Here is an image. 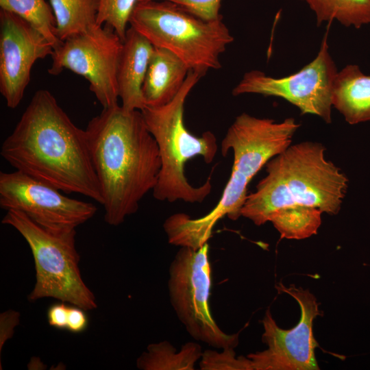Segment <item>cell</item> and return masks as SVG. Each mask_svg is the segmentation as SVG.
I'll return each instance as SVG.
<instances>
[{
	"instance_id": "25",
	"label": "cell",
	"mask_w": 370,
	"mask_h": 370,
	"mask_svg": "<svg viewBox=\"0 0 370 370\" xmlns=\"http://www.w3.org/2000/svg\"><path fill=\"white\" fill-rule=\"evenodd\" d=\"M20 313L17 311L8 310L0 314V352L5 343L11 338L14 332V328L19 324Z\"/></svg>"
},
{
	"instance_id": "23",
	"label": "cell",
	"mask_w": 370,
	"mask_h": 370,
	"mask_svg": "<svg viewBox=\"0 0 370 370\" xmlns=\"http://www.w3.org/2000/svg\"><path fill=\"white\" fill-rule=\"evenodd\" d=\"M199 367L201 370H253L250 359L247 356L236 357L234 348L223 349L221 352L205 350Z\"/></svg>"
},
{
	"instance_id": "16",
	"label": "cell",
	"mask_w": 370,
	"mask_h": 370,
	"mask_svg": "<svg viewBox=\"0 0 370 370\" xmlns=\"http://www.w3.org/2000/svg\"><path fill=\"white\" fill-rule=\"evenodd\" d=\"M332 107L350 125L370 121V75L357 64H347L334 78Z\"/></svg>"
},
{
	"instance_id": "22",
	"label": "cell",
	"mask_w": 370,
	"mask_h": 370,
	"mask_svg": "<svg viewBox=\"0 0 370 370\" xmlns=\"http://www.w3.org/2000/svg\"><path fill=\"white\" fill-rule=\"evenodd\" d=\"M139 0H99L97 25L110 27L123 41L131 14Z\"/></svg>"
},
{
	"instance_id": "11",
	"label": "cell",
	"mask_w": 370,
	"mask_h": 370,
	"mask_svg": "<svg viewBox=\"0 0 370 370\" xmlns=\"http://www.w3.org/2000/svg\"><path fill=\"white\" fill-rule=\"evenodd\" d=\"M21 171L0 173V207L20 211L51 231H66L90 219L97 208Z\"/></svg>"
},
{
	"instance_id": "14",
	"label": "cell",
	"mask_w": 370,
	"mask_h": 370,
	"mask_svg": "<svg viewBox=\"0 0 370 370\" xmlns=\"http://www.w3.org/2000/svg\"><path fill=\"white\" fill-rule=\"evenodd\" d=\"M154 48L134 28L127 29L116 73L119 97L126 110H142L146 106L142 86Z\"/></svg>"
},
{
	"instance_id": "4",
	"label": "cell",
	"mask_w": 370,
	"mask_h": 370,
	"mask_svg": "<svg viewBox=\"0 0 370 370\" xmlns=\"http://www.w3.org/2000/svg\"><path fill=\"white\" fill-rule=\"evenodd\" d=\"M201 77L190 71L179 92L170 102L158 107L146 106L141 110L160 156L161 168L153 190L157 200L201 203L212 190L211 175L203 184L195 186L185 173L188 160L201 156L206 164H210L218 150L217 138L212 132L206 131L197 136L184 124L185 101Z\"/></svg>"
},
{
	"instance_id": "19",
	"label": "cell",
	"mask_w": 370,
	"mask_h": 370,
	"mask_svg": "<svg viewBox=\"0 0 370 370\" xmlns=\"http://www.w3.org/2000/svg\"><path fill=\"white\" fill-rule=\"evenodd\" d=\"M314 12L317 25L338 21L359 29L370 25V0H299Z\"/></svg>"
},
{
	"instance_id": "10",
	"label": "cell",
	"mask_w": 370,
	"mask_h": 370,
	"mask_svg": "<svg viewBox=\"0 0 370 370\" xmlns=\"http://www.w3.org/2000/svg\"><path fill=\"white\" fill-rule=\"evenodd\" d=\"M300 127L294 118L278 122L243 112L236 117L221 143V152L233 153L228 180L238 190L247 193V186L258 171L292 143Z\"/></svg>"
},
{
	"instance_id": "26",
	"label": "cell",
	"mask_w": 370,
	"mask_h": 370,
	"mask_svg": "<svg viewBox=\"0 0 370 370\" xmlns=\"http://www.w3.org/2000/svg\"><path fill=\"white\" fill-rule=\"evenodd\" d=\"M85 310L76 306H69L66 330L72 333L84 332L88 325Z\"/></svg>"
},
{
	"instance_id": "1",
	"label": "cell",
	"mask_w": 370,
	"mask_h": 370,
	"mask_svg": "<svg viewBox=\"0 0 370 370\" xmlns=\"http://www.w3.org/2000/svg\"><path fill=\"white\" fill-rule=\"evenodd\" d=\"M0 153L15 170L66 194L103 203L86 132L73 123L48 90L35 92Z\"/></svg>"
},
{
	"instance_id": "15",
	"label": "cell",
	"mask_w": 370,
	"mask_h": 370,
	"mask_svg": "<svg viewBox=\"0 0 370 370\" xmlns=\"http://www.w3.org/2000/svg\"><path fill=\"white\" fill-rule=\"evenodd\" d=\"M189 71L177 56L155 47L142 86L146 106L158 107L170 102L182 87Z\"/></svg>"
},
{
	"instance_id": "24",
	"label": "cell",
	"mask_w": 370,
	"mask_h": 370,
	"mask_svg": "<svg viewBox=\"0 0 370 370\" xmlns=\"http://www.w3.org/2000/svg\"><path fill=\"white\" fill-rule=\"evenodd\" d=\"M147 1V0H139ZM174 3L187 12L206 21L222 18L219 14L222 0H162Z\"/></svg>"
},
{
	"instance_id": "3",
	"label": "cell",
	"mask_w": 370,
	"mask_h": 370,
	"mask_svg": "<svg viewBox=\"0 0 370 370\" xmlns=\"http://www.w3.org/2000/svg\"><path fill=\"white\" fill-rule=\"evenodd\" d=\"M317 142L291 145L265 164L266 176L247 195L241 216L261 225L277 210L296 205L316 208L322 213L339 212L348 179L325 158Z\"/></svg>"
},
{
	"instance_id": "5",
	"label": "cell",
	"mask_w": 370,
	"mask_h": 370,
	"mask_svg": "<svg viewBox=\"0 0 370 370\" xmlns=\"http://www.w3.org/2000/svg\"><path fill=\"white\" fill-rule=\"evenodd\" d=\"M222 18L206 21L174 3L147 0L136 3L129 24L155 47L169 51L203 76L221 67V55L234 41Z\"/></svg>"
},
{
	"instance_id": "12",
	"label": "cell",
	"mask_w": 370,
	"mask_h": 370,
	"mask_svg": "<svg viewBox=\"0 0 370 370\" xmlns=\"http://www.w3.org/2000/svg\"><path fill=\"white\" fill-rule=\"evenodd\" d=\"M280 290L292 296L299 304L301 317L290 330L280 328L267 310L262 321V341L268 349L250 354L253 370L319 369L314 349L318 346L312 331L313 321L321 314L316 297L308 290L294 286Z\"/></svg>"
},
{
	"instance_id": "9",
	"label": "cell",
	"mask_w": 370,
	"mask_h": 370,
	"mask_svg": "<svg viewBox=\"0 0 370 370\" xmlns=\"http://www.w3.org/2000/svg\"><path fill=\"white\" fill-rule=\"evenodd\" d=\"M123 40L109 26L96 25L62 41L53 49L48 73L64 69L86 78L103 108L118 105L116 73Z\"/></svg>"
},
{
	"instance_id": "20",
	"label": "cell",
	"mask_w": 370,
	"mask_h": 370,
	"mask_svg": "<svg viewBox=\"0 0 370 370\" xmlns=\"http://www.w3.org/2000/svg\"><path fill=\"white\" fill-rule=\"evenodd\" d=\"M322 214L316 208L296 205L277 210L271 214L269 221L273 223L281 238L300 240L317 233Z\"/></svg>"
},
{
	"instance_id": "2",
	"label": "cell",
	"mask_w": 370,
	"mask_h": 370,
	"mask_svg": "<svg viewBox=\"0 0 370 370\" xmlns=\"http://www.w3.org/2000/svg\"><path fill=\"white\" fill-rule=\"evenodd\" d=\"M108 225L135 214L157 184L161 168L158 145L141 110L119 104L103 108L85 130Z\"/></svg>"
},
{
	"instance_id": "17",
	"label": "cell",
	"mask_w": 370,
	"mask_h": 370,
	"mask_svg": "<svg viewBox=\"0 0 370 370\" xmlns=\"http://www.w3.org/2000/svg\"><path fill=\"white\" fill-rule=\"evenodd\" d=\"M199 344L188 342L177 352L169 341L151 343L136 360V367L142 370H193L196 362L202 356Z\"/></svg>"
},
{
	"instance_id": "7",
	"label": "cell",
	"mask_w": 370,
	"mask_h": 370,
	"mask_svg": "<svg viewBox=\"0 0 370 370\" xmlns=\"http://www.w3.org/2000/svg\"><path fill=\"white\" fill-rule=\"evenodd\" d=\"M168 288L172 306L188 334L218 349L235 348L238 334L224 332L209 308L212 269L209 245L199 249L181 247L169 267Z\"/></svg>"
},
{
	"instance_id": "6",
	"label": "cell",
	"mask_w": 370,
	"mask_h": 370,
	"mask_svg": "<svg viewBox=\"0 0 370 370\" xmlns=\"http://www.w3.org/2000/svg\"><path fill=\"white\" fill-rule=\"evenodd\" d=\"M1 223L16 229L33 255L36 283L29 301L51 297L85 310L97 308L96 298L84 283L75 245V230L51 231L16 210H7Z\"/></svg>"
},
{
	"instance_id": "21",
	"label": "cell",
	"mask_w": 370,
	"mask_h": 370,
	"mask_svg": "<svg viewBox=\"0 0 370 370\" xmlns=\"http://www.w3.org/2000/svg\"><path fill=\"white\" fill-rule=\"evenodd\" d=\"M1 10L15 14L38 29L53 49L62 41L56 36V22L51 7L45 0H0Z\"/></svg>"
},
{
	"instance_id": "8",
	"label": "cell",
	"mask_w": 370,
	"mask_h": 370,
	"mask_svg": "<svg viewBox=\"0 0 370 370\" xmlns=\"http://www.w3.org/2000/svg\"><path fill=\"white\" fill-rule=\"evenodd\" d=\"M337 72L327 31L316 57L297 72L276 78L252 70L244 74L232 93L280 97L296 106L302 114L316 115L331 123L332 87Z\"/></svg>"
},
{
	"instance_id": "27",
	"label": "cell",
	"mask_w": 370,
	"mask_h": 370,
	"mask_svg": "<svg viewBox=\"0 0 370 370\" xmlns=\"http://www.w3.org/2000/svg\"><path fill=\"white\" fill-rule=\"evenodd\" d=\"M69 306L64 302L54 304L47 310L49 324L59 330H66Z\"/></svg>"
},
{
	"instance_id": "18",
	"label": "cell",
	"mask_w": 370,
	"mask_h": 370,
	"mask_svg": "<svg viewBox=\"0 0 370 370\" xmlns=\"http://www.w3.org/2000/svg\"><path fill=\"white\" fill-rule=\"evenodd\" d=\"M60 41L97 25L99 0H50Z\"/></svg>"
},
{
	"instance_id": "13",
	"label": "cell",
	"mask_w": 370,
	"mask_h": 370,
	"mask_svg": "<svg viewBox=\"0 0 370 370\" xmlns=\"http://www.w3.org/2000/svg\"><path fill=\"white\" fill-rule=\"evenodd\" d=\"M52 44L18 15L0 12V92L9 108L21 103L39 59L51 56Z\"/></svg>"
}]
</instances>
